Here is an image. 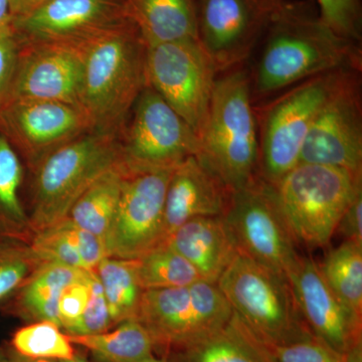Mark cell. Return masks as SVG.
Returning <instances> with one entry per match:
<instances>
[{"instance_id":"obj_1","label":"cell","mask_w":362,"mask_h":362,"mask_svg":"<svg viewBox=\"0 0 362 362\" xmlns=\"http://www.w3.org/2000/svg\"><path fill=\"white\" fill-rule=\"evenodd\" d=\"M259 45L247 66L255 107L316 76L361 70V45L331 30L305 2L284 0Z\"/></svg>"},{"instance_id":"obj_2","label":"cell","mask_w":362,"mask_h":362,"mask_svg":"<svg viewBox=\"0 0 362 362\" xmlns=\"http://www.w3.org/2000/svg\"><path fill=\"white\" fill-rule=\"evenodd\" d=\"M78 105L93 130L119 136L146 87L147 45L132 21L82 47Z\"/></svg>"},{"instance_id":"obj_3","label":"cell","mask_w":362,"mask_h":362,"mask_svg":"<svg viewBox=\"0 0 362 362\" xmlns=\"http://www.w3.org/2000/svg\"><path fill=\"white\" fill-rule=\"evenodd\" d=\"M199 140L197 158L230 192L259 175L258 119L247 65L216 78Z\"/></svg>"},{"instance_id":"obj_4","label":"cell","mask_w":362,"mask_h":362,"mask_svg":"<svg viewBox=\"0 0 362 362\" xmlns=\"http://www.w3.org/2000/svg\"><path fill=\"white\" fill-rule=\"evenodd\" d=\"M120 164L118 136L92 130L62 145L35 165L33 214L35 232L68 216L78 197Z\"/></svg>"},{"instance_id":"obj_5","label":"cell","mask_w":362,"mask_h":362,"mask_svg":"<svg viewBox=\"0 0 362 362\" xmlns=\"http://www.w3.org/2000/svg\"><path fill=\"white\" fill-rule=\"evenodd\" d=\"M272 185L295 240L320 247L329 244L345 209L362 192V176L331 166L299 163Z\"/></svg>"},{"instance_id":"obj_6","label":"cell","mask_w":362,"mask_h":362,"mask_svg":"<svg viewBox=\"0 0 362 362\" xmlns=\"http://www.w3.org/2000/svg\"><path fill=\"white\" fill-rule=\"evenodd\" d=\"M218 288L250 330L268 346L311 337L284 276L238 252Z\"/></svg>"},{"instance_id":"obj_7","label":"cell","mask_w":362,"mask_h":362,"mask_svg":"<svg viewBox=\"0 0 362 362\" xmlns=\"http://www.w3.org/2000/svg\"><path fill=\"white\" fill-rule=\"evenodd\" d=\"M344 71L305 80L255 107L259 127L258 175L267 182L274 185L299 164L312 124Z\"/></svg>"},{"instance_id":"obj_8","label":"cell","mask_w":362,"mask_h":362,"mask_svg":"<svg viewBox=\"0 0 362 362\" xmlns=\"http://www.w3.org/2000/svg\"><path fill=\"white\" fill-rule=\"evenodd\" d=\"M131 112L118 136L120 164L127 175L173 169L199 153V136L148 85Z\"/></svg>"},{"instance_id":"obj_9","label":"cell","mask_w":362,"mask_h":362,"mask_svg":"<svg viewBox=\"0 0 362 362\" xmlns=\"http://www.w3.org/2000/svg\"><path fill=\"white\" fill-rule=\"evenodd\" d=\"M233 313L218 284L201 280L185 287L145 290L136 318L156 345L178 349L223 327Z\"/></svg>"},{"instance_id":"obj_10","label":"cell","mask_w":362,"mask_h":362,"mask_svg":"<svg viewBox=\"0 0 362 362\" xmlns=\"http://www.w3.org/2000/svg\"><path fill=\"white\" fill-rule=\"evenodd\" d=\"M223 216L240 254L286 278L300 256L273 185L256 176L233 192Z\"/></svg>"},{"instance_id":"obj_11","label":"cell","mask_w":362,"mask_h":362,"mask_svg":"<svg viewBox=\"0 0 362 362\" xmlns=\"http://www.w3.org/2000/svg\"><path fill=\"white\" fill-rule=\"evenodd\" d=\"M218 73L197 39L147 47V85L199 135Z\"/></svg>"},{"instance_id":"obj_12","label":"cell","mask_w":362,"mask_h":362,"mask_svg":"<svg viewBox=\"0 0 362 362\" xmlns=\"http://www.w3.org/2000/svg\"><path fill=\"white\" fill-rule=\"evenodd\" d=\"M284 0H195L197 40L218 75L247 65Z\"/></svg>"},{"instance_id":"obj_13","label":"cell","mask_w":362,"mask_h":362,"mask_svg":"<svg viewBox=\"0 0 362 362\" xmlns=\"http://www.w3.org/2000/svg\"><path fill=\"white\" fill-rule=\"evenodd\" d=\"M361 71H343L312 124L299 163L331 166L362 176Z\"/></svg>"},{"instance_id":"obj_14","label":"cell","mask_w":362,"mask_h":362,"mask_svg":"<svg viewBox=\"0 0 362 362\" xmlns=\"http://www.w3.org/2000/svg\"><path fill=\"white\" fill-rule=\"evenodd\" d=\"M173 169L126 175L104 243L112 258L137 259L163 244L164 204Z\"/></svg>"},{"instance_id":"obj_15","label":"cell","mask_w":362,"mask_h":362,"mask_svg":"<svg viewBox=\"0 0 362 362\" xmlns=\"http://www.w3.org/2000/svg\"><path fill=\"white\" fill-rule=\"evenodd\" d=\"M130 21L125 0H52L13 25L23 44L83 47Z\"/></svg>"},{"instance_id":"obj_16","label":"cell","mask_w":362,"mask_h":362,"mask_svg":"<svg viewBox=\"0 0 362 362\" xmlns=\"http://www.w3.org/2000/svg\"><path fill=\"white\" fill-rule=\"evenodd\" d=\"M0 120L6 137L35 166L54 149L93 130L82 107L49 100H11L0 108Z\"/></svg>"},{"instance_id":"obj_17","label":"cell","mask_w":362,"mask_h":362,"mask_svg":"<svg viewBox=\"0 0 362 362\" xmlns=\"http://www.w3.org/2000/svg\"><path fill=\"white\" fill-rule=\"evenodd\" d=\"M286 279L300 314L314 337L344 356L362 340V319L354 316L338 299L313 259L300 256Z\"/></svg>"},{"instance_id":"obj_18","label":"cell","mask_w":362,"mask_h":362,"mask_svg":"<svg viewBox=\"0 0 362 362\" xmlns=\"http://www.w3.org/2000/svg\"><path fill=\"white\" fill-rule=\"evenodd\" d=\"M82 73V47L23 44L8 101L49 100L78 105Z\"/></svg>"},{"instance_id":"obj_19","label":"cell","mask_w":362,"mask_h":362,"mask_svg":"<svg viewBox=\"0 0 362 362\" xmlns=\"http://www.w3.org/2000/svg\"><path fill=\"white\" fill-rule=\"evenodd\" d=\"M233 192L197 156L173 168L164 204V238L192 218L225 214ZM164 242V243H165Z\"/></svg>"},{"instance_id":"obj_20","label":"cell","mask_w":362,"mask_h":362,"mask_svg":"<svg viewBox=\"0 0 362 362\" xmlns=\"http://www.w3.org/2000/svg\"><path fill=\"white\" fill-rule=\"evenodd\" d=\"M165 243L187 259L204 281L211 283L218 282L239 252L223 216L192 218Z\"/></svg>"},{"instance_id":"obj_21","label":"cell","mask_w":362,"mask_h":362,"mask_svg":"<svg viewBox=\"0 0 362 362\" xmlns=\"http://www.w3.org/2000/svg\"><path fill=\"white\" fill-rule=\"evenodd\" d=\"M175 350L170 362H276L268 345L235 313L223 327Z\"/></svg>"},{"instance_id":"obj_22","label":"cell","mask_w":362,"mask_h":362,"mask_svg":"<svg viewBox=\"0 0 362 362\" xmlns=\"http://www.w3.org/2000/svg\"><path fill=\"white\" fill-rule=\"evenodd\" d=\"M130 20L147 47L197 39L195 0H125Z\"/></svg>"},{"instance_id":"obj_23","label":"cell","mask_w":362,"mask_h":362,"mask_svg":"<svg viewBox=\"0 0 362 362\" xmlns=\"http://www.w3.org/2000/svg\"><path fill=\"white\" fill-rule=\"evenodd\" d=\"M90 272L61 264H40L21 287V308L33 319L61 328L58 306L62 293L74 283L85 280Z\"/></svg>"},{"instance_id":"obj_24","label":"cell","mask_w":362,"mask_h":362,"mask_svg":"<svg viewBox=\"0 0 362 362\" xmlns=\"http://www.w3.org/2000/svg\"><path fill=\"white\" fill-rule=\"evenodd\" d=\"M126 175L121 164L109 169L78 197L66 218L104 240L115 216Z\"/></svg>"},{"instance_id":"obj_25","label":"cell","mask_w":362,"mask_h":362,"mask_svg":"<svg viewBox=\"0 0 362 362\" xmlns=\"http://www.w3.org/2000/svg\"><path fill=\"white\" fill-rule=\"evenodd\" d=\"M71 343L89 350L100 362H141L153 356V338L137 318L119 323L113 331L95 335L71 337Z\"/></svg>"},{"instance_id":"obj_26","label":"cell","mask_w":362,"mask_h":362,"mask_svg":"<svg viewBox=\"0 0 362 362\" xmlns=\"http://www.w3.org/2000/svg\"><path fill=\"white\" fill-rule=\"evenodd\" d=\"M94 272L103 290L113 323L136 318L143 293L136 259L107 257Z\"/></svg>"},{"instance_id":"obj_27","label":"cell","mask_w":362,"mask_h":362,"mask_svg":"<svg viewBox=\"0 0 362 362\" xmlns=\"http://www.w3.org/2000/svg\"><path fill=\"white\" fill-rule=\"evenodd\" d=\"M319 266L324 280L342 304L362 319V245L344 240Z\"/></svg>"},{"instance_id":"obj_28","label":"cell","mask_w":362,"mask_h":362,"mask_svg":"<svg viewBox=\"0 0 362 362\" xmlns=\"http://www.w3.org/2000/svg\"><path fill=\"white\" fill-rule=\"evenodd\" d=\"M136 267L143 291L185 287L204 280L194 267L168 243L136 259Z\"/></svg>"},{"instance_id":"obj_29","label":"cell","mask_w":362,"mask_h":362,"mask_svg":"<svg viewBox=\"0 0 362 362\" xmlns=\"http://www.w3.org/2000/svg\"><path fill=\"white\" fill-rule=\"evenodd\" d=\"M13 345L16 354L33 358L59 361L75 354L68 335L47 321H37L16 331Z\"/></svg>"},{"instance_id":"obj_30","label":"cell","mask_w":362,"mask_h":362,"mask_svg":"<svg viewBox=\"0 0 362 362\" xmlns=\"http://www.w3.org/2000/svg\"><path fill=\"white\" fill-rule=\"evenodd\" d=\"M23 168L18 154L6 135L0 134V209L16 223L26 221L21 204Z\"/></svg>"},{"instance_id":"obj_31","label":"cell","mask_w":362,"mask_h":362,"mask_svg":"<svg viewBox=\"0 0 362 362\" xmlns=\"http://www.w3.org/2000/svg\"><path fill=\"white\" fill-rule=\"evenodd\" d=\"M319 18L331 30L361 45L362 9L361 0H317Z\"/></svg>"},{"instance_id":"obj_32","label":"cell","mask_w":362,"mask_h":362,"mask_svg":"<svg viewBox=\"0 0 362 362\" xmlns=\"http://www.w3.org/2000/svg\"><path fill=\"white\" fill-rule=\"evenodd\" d=\"M40 264L30 247L0 250V301L23 287Z\"/></svg>"},{"instance_id":"obj_33","label":"cell","mask_w":362,"mask_h":362,"mask_svg":"<svg viewBox=\"0 0 362 362\" xmlns=\"http://www.w3.org/2000/svg\"><path fill=\"white\" fill-rule=\"evenodd\" d=\"M90 290L89 301L85 311L77 322L65 330L66 335L85 337L100 334L110 329L113 325L103 290L94 271L90 273Z\"/></svg>"},{"instance_id":"obj_34","label":"cell","mask_w":362,"mask_h":362,"mask_svg":"<svg viewBox=\"0 0 362 362\" xmlns=\"http://www.w3.org/2000/svg\"><path fill=\"white\" fill-rule=\"evenodd\" d=\"M30 249L42 264H61L88 271L77 251L54 226L37 232Z\"/></svg>"},{"instance_id":"obj_35","label":"cell","mask_w":362,"mask_h":362,"mask_svg":"<svg viewBox=\"0 0 362 362\" xmlns=\"http://www.w3.org/2000/svg\"><path fill=\"white\" fill-rule=\"evenodd\" d=\"M268 347L276 362H346L344 356L314 335L288 344Z\"/></svg>"},{"instance_id":"obj_36","label":"cell","mask_w":362,"mask_h":362,"mask_svg":"<svg viewBox=\"0 0 362 362\" xmlns=\"http://www.w3.org/2000/svg\"><path fill=\"white\" fill-rule=\"evenodd\" d=\"M52 226L58 228L77 251L88 271H94L108 257L103 239L75 225L70 218H65Z\"/></svg>"},{"instance_id":"obj_37","label":"cell","mask_w":362,"mask_h":362,"mask_svg":"<svg viewBox=\"0 0 362 362\" xmlns=\"http://www.w3.org/2000/svg\"><path fill=\"white\" fill-rule=\"evenodd\" d=\"M23 42L13 21L0 28V108L8 101Z\"/></svg>"},{"instance_id":"obj_38","label":"cell","mask_w":362,"mask_h":362,"mask_svg":"<svg viewBox=\"0 0 362 362\" xmlns=\"http://www.w3.org/2000/svg\"><path fill=\"white\" fill-rule=\"evenodd\" d=\"M90 272L85 280L74 283L64 290L59 300V320L61 328L68 329L82 315L90 298Z\"/></svg>"},{"instance_id":"obj_39","label":"cell","mask_w":362,"mask_h":362,"mask_svg":"<svg viewBox=\"0 0 362 362\" xmlns=\"http://www.w3.org/2000/svg\"><path fill=\"white\" fill-rule=\"evenodd\" d=\"M337 232L345 240L362 245V192L354 197V201L343 213Z\"/></svg>"},{"instance_id":"obj_40","label":"cell","mask_w":362,"mask_h":362,"mask_svg":"<svg viewBox=\"0 0 362 362\" xmlns=\"http://www.w3.org/2000/svg\"><path fill=\"white\" fill-rule=\"evenodd\" d=\"M13 20L23 18L52 0H9Z\"/></svg>"},{"instance_id":"obj_41","label":"cell","mask_w":362,"mask_h":362,"mask_svg":"<svg viewBox=\"0 0 362 362\" xmlns=\"http://www.w3.org/2000/svg\"><path fill=\"white\" fill-rule=\"evenodd\" d=\"M11 21H13V16H11V1L0 0V28L8 25Z\"/></svg>"},{"instance_id":"obj_42","label":"cell","mask_w":362,"mask_h":362,"mask_svg":"<svg viewBox=\"0 0 362 362\" xmlns=\"http://www.w3.org/2000/svg\"><path fill=\"white\" fill-rule=\"evenodd\" d=\"M346 362H362V340L356 342L351 349L345 354Z\"/></svg>"},{"instance_id":"obj_43","label":"cell","mask_w":362,"mask_h":362,"mask_svg":"<svg viewBox=\"0 0 362 362\" xmlns=\"http://www.w3.org/2000/svg\"><path fill=\"white\" fill-rule=\"evenodd\" d=\"M4 362H57L52 359L33 358V357H26L16 354V356L6 357Z\"/></svg>"},{"instance_id":"obj_44","label":"cell","mask_w":362,"mask_h":362,"mask_svg":"<svg viewBox=\"0 0 362 362\" xmlns=\"http://www.w3.org/2000/svg\"><path fill=\"white\" fill-rule=\"evenodd\" d=\"M58 362H89L87 361V358L84 356H82L81 354H75L71 358L62 359V361H59Z\"/></svg>"},{"instance_id":"obj_45","label":"cell","mask_w":362,"mask_h":362,"mask_svg":"<svg viewBox=\"0 0 362 362\" xmlns=\"http://www.w3.org/2000/svg\"><path fill=\"white\" fill-rule=\"evenodd\" d=\"M141 362H170L168 358H159V357H156L154 356H151L145 358L144 361Z\"/></svg>"},{"instance_id":"obj_46","label":"cell","mask_w":362,"mask_h":362,"mask_svg":"<svg viewBox=\"0 0 362 362\" xmlns=\"http://www.w3.org/2000/svg\"><path fill=\"white\" fill-rule=\"evenodd\" d=\"M6 356H4V352L0 349V362H4V359H6Z\"/></svg>"}]
</instances>
